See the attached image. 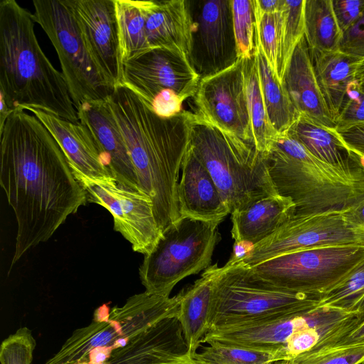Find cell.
Segmentation results:
<instances>
[{
	"label": "cell",
	"instance_id": "f546056e",
	"mask_svg": "<svg viewBox=\"0 0 364 364\" xmlns=\"http://www.w3.org/2000/svg\"><path fill=\"white\" fill-rule=\"evenodd\" d=\"M243 74L254 144L257 151L267 154L278 133L270 122L263 100L255 54L243 60Z\"/></svg>",
	"mask_w": 364,
	"mask_h": 364
},
{
	"label": "cell",
	"instance_id": "f1b7e54d",
	"mask_svg": "<svg viewBox=\"0 0 364 364\" xmlns=\"http://www.w3.org/2000/svg\"><path fill=\"white\" fill-rule=\"evenodd\" d=\"M304 38L310 53L338 50L343 33L333 12L332 0H305Z\"/></svg>",
	"mask_w": 364,
	"mask_h": 364
},
{
	"label": "cell",
	"instance_id": "5b68a950",
	"mask_svg": "<svg viewBox=\"0 0 364 364\" xmlns=\"http://www.w3.org/2000/svg\"><path fill=\"white\" fill-rule=\"evenodd\" d=\"M190 146L210 173L230 214L278 194L269 174L266 154L196 114Z\"/></svg>",
	"mask_w": 364,
	"mask_h": 364
},
{
	"label": "cell",
	"instance_id": "5bb4252c",
	"mask_svg": "<svg viewBox=\"0 0 364 364\" xmlns=\"http://www.w3.org/2000/svg\"><path fill=\"white\" fill-rule=\"evenodd\" d=\"M192 22L188 60L204 78L233 65L239 59L232 0L187 1Z\"/></svg>",
	"mask_w": 364,
	"mask_h": 364
},
{
	"label": "cell",
	"instance_id": "d6986e66",
	"mask_svg": "<svg viewBox=\"0 0 364 364\" xmlns=\"http://www.w3.org/2000/svg\"><path fill=\"white\" fill-rule=\"evenodd\" d=\"M188 355L178 318L169 317L114 350L106 364H170Z\"/></svg>",
	"mask_w": 364,
	"mask_h": 364
},
{
	"label": "cell",
	"instance_id": "9c48e42d",
	"mask_svg": "<svg viewBox=\"0 0 364 364\" xmlns=\"http://www.w3.org/2000/svg\"><path fill=\"white\" fill-rule=\"evenodd\" d=\"M33 18L51 41L77 110L84 102L107 100L114 89L91 58L66 0H33Z\"/></svg>",
	"mask_w": 364,
	"mask_h": 364
},
{
	"label": "cell",
	"instance_id": "f35d334b",
	"mask_svg": "<svg viewBox=\"0 0 364 364\" xmlns=\"http://www.w3.org/2000/svg\"><path fill=\"white\" fill-rule=\"evenodd\" d=\"M364 122V92L355 80L350 85L336 121V130L340 131Z\"/></svg>",
	"mask_w": 364,
	"mask_h": 364
},
{
	"label": "cell",
	"instance_id": "3957f363",
	"mask_svg": "<svg viewBox=\"0 0 364 364\" xmlns=\"http://www.w3.org/2000/svg\"><path fill=\"white\" fill-rule=\"evenodd\" d=\"M30 11L0 2V97L9 109H39L72 122L77 112L62 75L41 49Z\"/></svg>",
	"mask_w": 364,
	"mask_h": 364
},
{
	"label": "cell",
	"instance_id": "30bf717a",
	"mask_svg": "<svg viewBox=\"0 0 364 364\" xmlns=\"http://www.w3.org/2000/svg\"><path fill=\"white\" fill-rule=\"evenodd\" d=\"M200 76L183 55L154 48L123 63V84L153 112L171 117L196 92Z\"/></svg>",
	"mask_w": 364,
	"mask_h": 364
},
{
	"label": "cell",
	"instance_id": "cb8c5ba5",
	"mask_svg": "<svg viewBox=\"0 0 364 364\" xmlns=\"http://www.w3.org/2000/svg\"><path fill=\"white\" fill-rule=\"evenodd\" d=\"M296 205L288 197L269 196L246 208L231 213V235L235 241L254 245L262 241L295 214Z\"/></svg>",
	"mask_w": 364,
	"mask_h": 364
},
{
	"label": "cell",
	"instance_id": "2e32d148",
	"mask_svg": "<svg viewBox=\"0 0 364 364\" xmlns=\"http://www.w3.org/2000/svg\"><path fill=\"white\" fill-rule=\"evenodd\" d=\"M85 47L107 82L123 84V63L114 0H66Z\"/></svg>",
	"mask_w": 364,
	"mask_h": 364
},
{
	"label": "cell",
	"instance_id": "7dc6e473",
	"mask_svg": "<svg viewBox=\"0 0 364 364\" xmlns=\"http://www.w3.org/2000/svg\"><path fill=\"white\" fill-rule=\"evenodd\" d=\"M0 133H1L7 119L13 112L1 97H0Z\"/></svg>",
	"mask_w": 364,
	"mask_h": 364
},
{
	"label": "cell",
	"instance_id": "836d02e7",
	"mask_svg": "<svg viewBox=\"0 0 364 364\" xmlns=\"http://www.w3.org/2000/svg\"><path fill=\"white\" fill-rule=\"evenodd\" d=\"M364 296V260L347 277L322 294L319 306L338 309L353 313Z\"/></svg>",
	"mask_w": 364,
	"mask_h": 364
},
{
	"label": "cell",
	"instance_id": "f6af8a7d",
	"mask_svg": "<svg viewBox=\"0 0 364 364\" xmlns=\"http://www.w3.org/2000/svg\"><path fill=\"white\" fill-rule=\"evenodd\" d=\"M255 14L258 16L272 14L281 11L284 0H254Z\"/></svg>",
	"mask_w": 364,
	"mask_h": 364
},
{
	"label": "cell",
	"instance_id": "b9f144b4",
	"mask_svg": "<svg viewBox=\"0 0 364 364\" xmlns=\"http://www.w3.org/2000/svg\"><path fill=\"white\" fill-rule=\"evenodd\" d=\"M332 6L343 33L358 21L364 11V0H332Z\"/></svg>",
	"mask_w": 364,
	"mask_h": 364
},
{
	"label": "cell",
	"instance_id": "d590c367",
	"mask_svg": "<svg viewBox=\"0 0 364 364\" xmlns=\"http://www.w3.org/2000/svg\"><path fill=\"white\" fill-rule=\"evenodd\" d=\"M305 0H284L282 26V45L280 80L299 41L304 36V8Z\"/></svg>",
	"mask_w": 364,
	"mask_h": 364
},
{
	"label": "cell",
	"instance_id": "4fadbf2b",
	"mask_svg": "<svg viewBox=\"0 0 364 364\" xmlns=\"http://www.w3.org/2000/svg\"><path fill=\"white\" fill-rule=\"evenodd\" d=\"M70 167L85 191L87 201L111 213L114 230L131 243L134 252L144 255L149 252L161 234L151 198L141 190L119 183L112 176L90 177Z\"/></svg>",
	"mask_w": 364,
	"mask_h": 364
},
{
	"label": "cell",
	"instance_id": "7c38bea8",
	"mask_svg": "<svg viewBox=\"0 0 364 364\" xmlns=\"http://www.w3.org/2000/svg\"><path fill=\"white\" fill-rule=\"evenodd\" d=\"M332 246H364V228L346 211L294 214L240 262L251 267L282 255Z\"/></svg>",
	"mask_w": 364,
	"mask_h": 364
},
{
	"label": "cell",
	"instance_id": "52a82bcc",
	"mask_svg": "<svg viewBox=\"0 0 364 364\" xmlns=\"http://www.w3.org/2000/svg\"><path fill=\"white\" fill-rule=\"evenodd\" d=\"M220 223L180 218L165 228L139 269L145 291L168 297L182 279L208 268L221 238Z\"/></svg>",
	"mask_w": 364,
	"mask_h": 364
},
{
	"label": "cell",
	"instance_id": "7bdbcfd3",
	"mask_svg": "<svg viewBox=\"0 0 364 364\" xmlns=\"http://www.w3.org/2000/svg\"><path fill=\"white\" fill-rule=\"evenodd\" d=\"M336 132L353 153L364 155V122Z\"/></svg>",
	"mask_w": 364,
	"mask_h": 364
},
{
	"label": "cell",
	"instance_id": "ffe728a7",
	"mask_svg": "<svg viewBox=\"0 0 364 364\" xmlns=\"http://www.w3.org/2000/svg\"><path fill=\"white\" fill-rule=\"evenodd\" d=\"M181 170L177 187L180 218L223 222L230 210L210 173L190 146Z\"/></svg>",
	"mask_w": 364,
	"mask_h": 364
},
{
	"label": "cell",
	"instance_id": "9a60e30c",
	"mask_svg": "<svg viewBox=\"0 0 364 364\" xmlns=\"http://www.w3.org/2000/svg\"><path fill=\"white\" fill-rule=\"evenodd\" d=\"M194 113L204 121L255 146L243 74V60L200 80Z\"/></svg>",
	"mask_w": 364,
	"mask_h": 364
},
{
	"label": "cell",
	"instance_id": "d4e9b609",
	"mask_svg": "<svg viewBox=\"0 0 364 364\" xmlns=\"http://www.w3.org/2000/svg\"><path fill=\"white\" fill-rule=\"evenodd\" d=\"M220 270L217 264L210 265L192 285L182 290L177 318L192 358L209 330L214 284Z\"/></svg>",
	"mask_w": 364,
	"mask_h": 364
},
{
	"label": "cell",
	"instance_id": "4dcf8cb0",
	"mask_svg": "<svg viewBox=\"0 0 364 364\" xmlns=\"http://www.w3.org/2000/svg\"><path fill=\"white\" fill-rule=\"evenodd\" d=\"M122 63L151 50L140 1L114 0Z\"/></svg>",
	"mask_w": 364,
	"mask_h": 364
},
{
	"label": "cell",
	"instance_id": "ab89813d",
	"mask_svg": "<svg viewBox=\"0 0 364 364\" xmlns=\"http://www.w3.org/2000/svg\"><path fill=\"white\" fill-rule=\"evenodd\" d=\"M355 317L354 313L311 350L364 343V319L357 321Z\"/></svg>",
	"mask_w": 364,
	"mask_h": 364
},
{
	"label": "cell",
	"instance_id": "f5cc1de1",
	"mask_svg": "<svg viewBox=\"0 0 364 364\" xmlns=\"http://www.w3.org/2000/svg\"><path fill=\"white\" fill-rule=\"evenodd\" d=\"M275 364H285V363H284V361H280V362L276 363Z\"/></svg>",
	"mask_w": 364,
	"mask_h": 364
},
{
	"label": "cell",
	"instance_id": "1f68e13d",
	"mask_svg": "<svg viewBox=\"0 0 364 364\" xmlns=\"http://www.w3.org/2000/svg\"><path fill=\"white\" fill-rule=\"evenodd\" d=\"M201 347L193 358L201 364H275L284 361L279 352L218 342Z\"/></svg>",
	"mask_w": 364,
	"mask_h": 364
},
{
	"label": "cell",
	"instance_id": "484cf974",
	"mask_svg": "<svg viewBox=\"0 0 364 364\" xmlns=\"http://www.w3.org/2000/svg\"><path fill=\"white\" fill-rule=\"evenodd\" d=\"M287 133L319 160L347 173L364 172L356 155L336 129L316 124L300 115Z\"/></svg>",
	"mask_w": 364,
	"mask_h": 364
},
{
	"label": "cell",
	"instance_id": "c3c4849f",
	"mask_svg": "<svg viewBox=\"0 0 364 364\" xmlns=\"http://www.w3.org/2000/svg\"><path fill=\"white\" fill-rule=\"evenodd\" d=\"M355 80L358 83L359 87L364 92V61L358 68Z\"/></svg>",
	"mask_w": 364,
	"mask_h": 364
},
{
	"label": "cell",
	"instance_id": "e0dca14e",
	"mask_svg": "<svg viewBox=\"0 0 364 364\" xmlns=\"http://www.w3.org/2000/svg\"><path fill=\"white\" fill-rule=\"evenodd\" d=\"M353 314L338 309L318 306L291 316L214 328L208 331L202 343L218 342L275 351L282 355L281 349L295 332L310 326L341 321Z\"/></svg>",
	"mask_w": 364,
	"mask_h": 364
},
{
	"label": "cell",
	"instance_id": "ac0fdd59",
	"mask_svg": "<svg viewBox=\"0 0 364 364\" xmlns=\"http://www.w3.org/2000/svg\"><path fill=\"white\" fill-rule=\"evenodd\" d=\"M77 112L79 122L91 134L112 177L126 186L140 190L125 141L108 100L87 101Z\"/></svg>",
	"mask_w": 364,
	"mask_h": 364
},
{
	"label": "cell",
	"instance_id": "7402d4cb",
	"mask_svg": "<svg viewBox=\"0 0 364 364\" xmlns=\"http://www.w3.org/2000/svg\"><path fill=\"white\" fill-rule=\"evenodd\" d=\"M151 49L166 48L189 57L192 22L187 1H140Z\"/></svg>",
	"mask_w": 364,
	"mask_h": 364
},
{
	"label": "cell",
	"instance_id": "8992f818",
	"mask_svg": "<svg viewBox=\"0 0 364 364\" xmlns=\"http://www.w3.org/2000/svg\"><path fill=\"white\" fill-rule=\"evenodd\" d=\"M321 296L281 289L242 262L225 264L214 284L209 330L303 314L319 306Z\"/></svg>",
	"mask_w": 364,
	"mask_h": 364
},
{
	"label": "cell",
	"instance_id": "83f0119b",
	"mask_svg": "<svg viewBox=\"0 0 364 364\" xmlns=\"http://www.w3.org/2000/svg\"><path fill=\"white\" fill-rule=\"evenodd\" d=\"M256 60L263 100L271 124L278 134L286 133L300 114L293 105L264 55L256 33Z\"/></svg>",
	"mask_w": 364,
	"mask_h": 364
},
{
	"label": "cell",
	"instance_id": "8fae6325",
	"mask_svg": "<svg viewBox=\"0 0 364 364\" xmlns=\"http://www.w3.org/2000/svg\"><path fill=\"white\" fill-rule=\"evenodd\" d=\"M364 260V246H332L294 252L250 267L258 279L295 292L323 294Z\"/></svg>",
	"mask_w": 364,
	"mask_h": 364
},
{
	"label": "cell",
	"instance_id": "44dd1931",
	"mask_svg": "<svg viewBox=\"0 0 364 364\" xmlns=\"http://www.w3.org/2000/svg\"><path fill=\"white\" fill-rule=\"evenodd\" d=\"M282 84L300 115L316 124L336 129V123L320 90L304 36L292 54Z\"/></svg>",
	"mask_w": 364,
	"mask_h": 364
},
{
	"label": "cell",
	"instance_id": "ee69618b",
	"mask_svg": "<svg viewBox=\"0 0 364 364\" xmlns=\"http://www.w3.org/2000/svg\"><path fill=\"white\" fill-rule=\"evenodd\" d=\"M253 245V244L247 241H235L232 253L226 264L233 265L242 261L250 252Z\"/></svg>",
	"mask_w": 364,
	"mask_h": 364
},
{
	"label": "cell",
	"instance_id": "60d3db41",
	"mask_svg": "<svg viewBox=\"0 0 364 364\" xmlns=\"http://www.w3.org/2000/svg\"><path fill=\"white\" fill-rule=\"evenodd\" d=\"M338 50L364 60V11L358 21L343 33Z\"/></svg>",
	"mask_w": 364,
	"mask_h": 364
},
{
	"label": "cell",
	"instance_id": "d6a6232c",
	"mask_svg": "<svg viewBox=\"0 0 364 364\" xmlns=\"http://www.w3.org/2000/svg\"><path fill=\"white\" fill-rule=\"evenodd\" d=\"M255 16L257 39L269 65L280 80L283 26L282 9L278 12L264 14L260 16L255 14Z\"/></svg>",
	"mask_w": 364,
	"mask_h": 364
},
{
	"label": "cell",
	"instance_id": "ba28073f",
	"mask_svg": "<svg viewBox=\"0 0 364 364\" xmlns=\"http://www.w3.org/2000/svg\"><path fill=\"white\" fill-rule=\"evenodd\" d=\"M183 291L173 297L146 291L129 297L122 306L110 310L109 317L75 329L60 350L45 364H74L85 360L94 348L127 345L130 339L159 321L178 317Z\"/></svg>",
	"mask_w": 364,
	"mask_h": 364
},
{
	"label": "cell",
	"instance_id": "6da1fadb",
	"mask_svg": "<svg viewBox=\"0 0 364 364\" xmlns=\"http://www.w3.org/2000/svg\"><path fill=\"white\" fill-rule=\"evenodd\" d=\"M0 137V185L17 223L10 272L87 201L63 150L36 116L14 111Z\"/></svg>",
	"mask_w": 364,
	"mask_h": 364
},
{
	"label": "cell",
	"instance_id": "7a4b0ae2",
	"mask_svg": "<svg viewBox=\"0 0 364 364\" xmlns=\"http://www.w3.org/2000/svg\"><path fill=\"white\" fill-rule=\"evenodd\" d=\"M107 100L139 188L151 198L162 232L180 218L179 171L190 146L195 114L183 109L171 117H160L124 86L115 88Z\"/></svg>",
	"mask_w": 364,
	"mask_h": 364
},
{
	"label": "cell",
	"instance_id": "74e56055",
	"mask_svg": "<svg viewBox=\"0 0 364 364\" xmlns=\"http://www.w3.org/2000/svg\"><path fill=\"white\" fill-rule=\"evenodd\" d=\"M36 346L31 331L27 327L19 328L2 341L1 364H31Z\"/></svg>",
	"mask_w": 364,
	"mask_h": 364
},
{
	"label": "cell",
	"instance_id": "8d00e7d4",
	"mask_svg": "<svg viewBox=\"0 0 364 364\" xmlns=\"http://www.w3.org/2000/svg\"><path fill=\"white\" fill-rule=\"evenodd\" d=\"M364 363V343L334 346L309 350L285 364H361Z\"/></svg>",
	"mask_w": 364,
	"mask_h": 364
},
{
	"label": "cell",
	"instance_id": "277c9868",
	"mask_svg": "<svg viewBox=\"0 0 364 364\" xmlns=\"http://www.w3.org/2000/svg\"><path fill=\"white\" fill-rule=\"evenodd\" d=\"M266 159L277 193L293 200L296 215L346 211L364 200V172L319 160L287 132L278 134Z\"/></svg>",
	"mask_w": 364,
	"mask_h": 364
},
{
	"label": "cell",
	"instance_id": "603a6c76",
	"mask_svg": "<svg viewBox=\"0 0 364 364\" xmlns=\"http://www.w3.org/2000/svg\"><path fill=\"white\" fill-rule=\"evenodd\" d=\"M28 110L50 132L70 166L90 177L112 176L93 138L80 122H72L39 109Z\"/></svg>",
	"mask_w": 364,
	"mask_h": 364
},
{
	"label": "cell",
	"instance_id": "bcb514c9",
	"mask_svg": "<svg viewBox=\"0 0 364 364\" xmlns=\"http://www.w3.org/2000/svg\"><path fill=\"white\" fill-rule=\"evenodd\" d=\"M349 219L364 228V200L346 211Z\"/></svg>",
	"mask_w": 364,
	"mask_h": 364
},
{
	"label": "cell",
	"instance_id": "f907efd6",
	"mask_svg": "<svg viewBox=\"0 0 364 364\" xmlns=\"http://www.w3.org/2000/svg\"><path fill=\"white\" fill-rule=\"evenodd\" d=\"M170 364H201L197 360H196L193 358H192L191 355H186L184 358L175 361Z\"/></svg>",
	"mask_w": 364,
	"mask_h": 364
},
{
	"label": "cell",
	"instance_id": "4316f807",
	"mask_svg": "<svg viewBox=\"0 0 364 364\" xmlns=\"http://www.w3.org/2000/svg\"><path fill=\"white\" fill-rule=\"evenodd\" d=\"M309 53L320 90L336 123L348 89L364 60L339 50Z\"/></svg>",
	"mask_w": 364,
	"mask_h": 364
},
{
	"label": "cell",
	"instance_id": "681fc988",
	"mask_svg": "<svg viewBox=\"0 0 364 364\" xmlns=\"http://www.w3.org/2000/svg\"><path fill=\"white\" fill-rule=\"evenodd\" d=\"M353 312L356 315L355 320L360 321L364 319V296L355 307Z\"/></svg>",
	"mask_w": 364,
	"mask_h": 364
},
{
	"label": "cell",
	"instance_id": "e575fe53",
	"mask_svg": "<svg viewBox=\"0 0 364 364\" xmlns=\"http://www.w3.org/2000/svg\"><path fill=\"white\" fill-rule=\"evenodd\" d=\"M235 38L239 59L251 58L256 52V16L254 0H232Z\"/></svg>",
	"mask_w": 364,
	"mask_h": 364
},
{
	"label": "cell",
	"instance_id": "816d5d0a",
	"mask_svg": "<svg viewBox=\"0 0 364 364\" xmlns=\"http://www.w3.org/2000/svg\"><path fill=\"white\" fill-rule=\"evenodd\" d=\"M355 155L357 156V159H358L359 164L364 169V155H357V154H355Z\"/></svg>",
	"mask_w": 364,
	"mask_h": 364
}]
</instances>
